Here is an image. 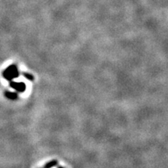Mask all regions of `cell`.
<instances>
[{
	"label": "cell",
	"mask_w": 168,
	"mask_h": 168,
	"mask_svg": "<svg viewBox=\"0 0 168 168\" xmlns=\"http://www.w3.org/2000/svg\"><path fill=\"white\" fill-rule=\"evenodd\" d=\"M9 86L11 88L15 89L17 92L23 93L26 90L27 86L23 82H14V81H9Z\"/></svg>",
	"instance_id": "7a4b0ae2"
},
{
	"label": "cell",
	"mask_w": 168,
	"mask_h": 168,
	"mask_svg": "<svg viewBox=\"0 0 168 168\" xmlns=\"http://www.w3.org/2000/svg\"><path fill=\"white\" fill-rule=\"evenodd\" d=\"M58 168H65L64 167H59Z\"/></svg>",
	"instance_id": "8992f818"
},
{
	"label": "cell",
	"mask_w": 168,
	"mask_h": 168,
	"mask_svg": "<svg viewBox=\"0 0 168 168\" xmlns=\"http://www.w3.org/2000/svg\"><path fill=\"white\" fill-rule=\"evenodd\" d=\"M5 97L9 100H15L18 98V94L15 92H10V91H6L5 92Z\"/></svg>",
	"instance_id": "3957f363"
},
{
	"label": "cell",
	"mask_w": 168,
	"mask_h": 168,
	"mask_svg": "<svg viewBox=\"0 0 168 168\" xmlns=\"http://www.w3.org/2000/svg\"><path fill=\"white\" fill-rule=\"evenodd\" d=\"M23 76H24V77L26 78L27 79H28V80H30V81H33V80H34V77H33V75L30 74V73H23Z\"/></svg>",
	"instance_id": "5b68a950"
},
{
	"label": "cell",
	"mask_w": 168,
	"mask_h": 168,
	"mask_svg": "<svg viewBox=\"0 0 168 168\" xmlns=\"http://www.w3.org/2000/svg\"><path fill=\"white\" fill-rule=\"evenodd\" d=\"M3 76L4 79H6L8 81L13 80L16 78L19 77L20 76V72H19L18 69L16 65H12L6 68V69L3 71Z\"/></svg>",
	"instance_id": "6da1fadb"
},
{
	"label": "cell",
	"mask_w": 168,
	"mask_h": 168,
	"mask_svg": "<svg viewBox=\"0 0 168 168\" xmlns=\"http://www.w3.org/2000/svg\"><path fill=\"white\" fill-rule=\"evenodd\" d=\"M58 164H59V161L57 160H52L44 164V168H53L54 167H56L58 165Z\"/></svg>",
	"instance_id": "277c9868"
}]
</instances>
